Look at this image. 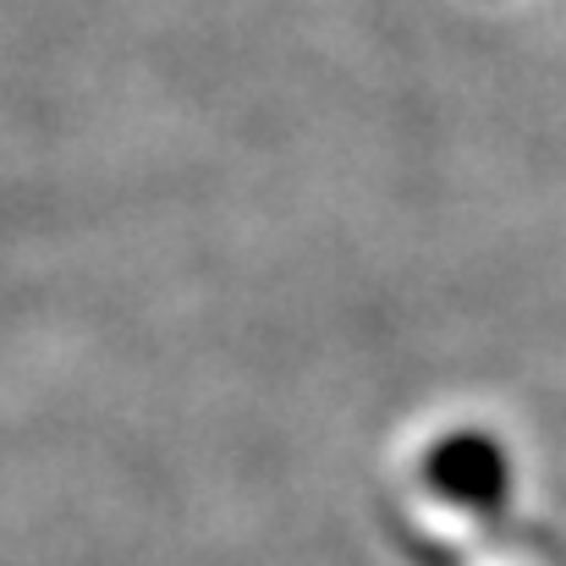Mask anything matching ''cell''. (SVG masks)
I'll return each instance as SVG.
<instances>
[{
    "mask_svg": "<svg viewBox=\"0 0 566 566\" xmlns=\"http://www.w3.org/2000/svg\"><path fill=\"white\" fill-rule=\"evenodd\" d=\"M423 479H429V490H440L446 501H457L468 512H495L512 490V462L490 434L462 429V434H446L423 457Z\"/></svg>",
    "mask_w": 566,
    "mask_h": 566,
    "instance_id": "1",
    "label": "cell"
}]
</instances>
